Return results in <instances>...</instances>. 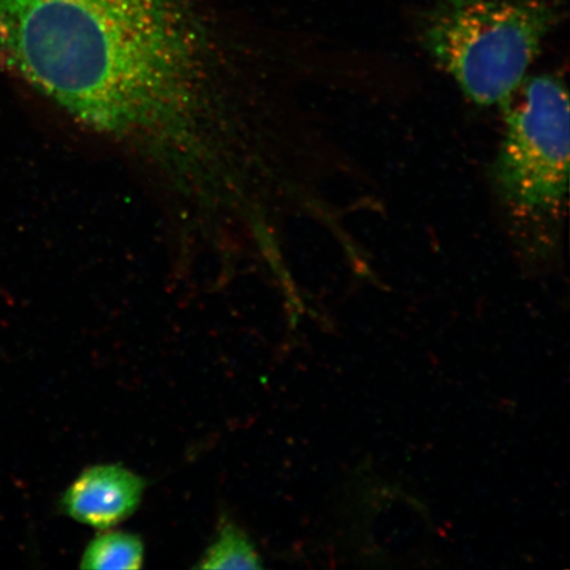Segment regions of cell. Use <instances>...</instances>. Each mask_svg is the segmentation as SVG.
Returning <instances> with one entry per match:
<instances>
[{
    "label": "cell",
    "instance_id": "obj_1",
    "mask_svg": "<svg viewBox=\"0 0 570 570\" xmlns=\"http://www.w3.org/2000/svg\"><path fill=\"white\" fill-rule=\"evenodd\" d=\"M0 61L168 187L217 175L244 131L233 75L183 0H0Z\"/></svg>",
    "mask_w": 570,
    "mask_h": 570
},
{
    "label": "cell",
    "instance_id": "obj_5",
    "mask_svg": "<svg viewBox=\"0 0 570 570\" xmlns=\"http://www.w3.org/2000/svg\"><path fill=\"white\" fill-rule=\"evenodd\" d=\"M145 562V544L137 534L102 530L85 548L81 564L83 569L119 570L140 569Z\"/></svg>",
    "mask_w": 570,
    "mask_h": 570
},
{
    "label": "cell",
    "instance_id": "obj_3",
    "mask_svg": "<svg viewBox=\"0 0 570 570\" xmlns=\"http://www.w3.org/2000/svg\"><path fill=\"white\" fill-rule=\"evenodd\" d=\"M504 131L493 167L499 197L519 219L560 217L569 189V98L556 75L527 77L502 105Z\"/></svg>",
    "mask_w": 570,
    "mask_h": 570
},
{
    "label": "cell",
    "instance_id": "obj_6",
    "mask_svg": "<svg viewBox=\"0 0 570 570\" xmlns=\"http://www.w3.org/2000/svg\"><path fill=\"white\" fill-rule=\"evenodd\" d=\"M202 569H262L258 551L244 530L229 519L220 520L216 537L199 559Z\"/></svg>",
    "mask_w": 570,
    "mask_h": 570
},
{
    "label": "cell",
    "instance_id": "obj_4",
    "mask_svg": "<svg viewBox=\"0 0 570 570\" xmlns=\"http://www.w3.org/2000/svg\"><path fill=\"white\" fill-rule=\"evenodd\" d=\"M146 481L117 463L85 469L61 497L60 508L76 522L98 530L124 523L138 510Z\"/></svg>",
    "mask_w": 570,
    "mask_h": 570
},
{
    "label": "cell",
    "instance_id": "obj_2",
    "mask_svg": "<svg viewBox=\"0 0 570 570\" xmlns=\"http://www.w3.org/2000/svg\"><path fill=\"white\" fill-rule=\"evenodd\" d=\"M562 17V0H434L419 38L470 101L502 107Z\"/></svg>",
    "mask_w": 570,
    "mask_h": 570
}]
</instances>
